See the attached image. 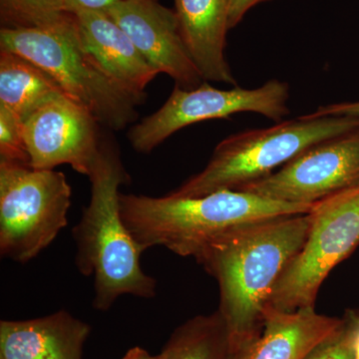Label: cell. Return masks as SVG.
Instances as JSON below:
<instances>
[{"mask_svg": "<svg viewBox=\"0 0 359 359\" xmlns=\"http://www.w3.org/2000/svg\"><path fill=\"white\" fill-rule=\"evenodd\" d=\"M311 212L249 224L208 245L196 261L219 287L231 351L261 334L271 295L308 237Z\"/></svg>", "mask_w": 359, "mask_h": 359, "instance_id": "cell-1", "label": "cell"}, {"mask_svg": "<svg viewBox=\"0 0 359 359\" xmlns=\"http://www.w3.org/2000/svg\"><path fill=\"white\" fill-rule=\"evenodd\" d=\"M91 193L81 219L73 226L76 247L75 266L82 276L93 278L92 306L109 311L124 295L154 299L157 280L141 266L143 250L123 221L120 187L131 182L119 151L103 142L89 176Z\"/></svg>", "mask_w": 359, "mask_h": 359, "instance_id": "cell-2", "label": "cell"}, {"mask_svg": "<svg viewBox=\"0 0 359 359\" xmlns=\"http://www.w3.org/2000/svg\"><path fill=\"white\" fill-rule=\"evenodd\" d=\"M123 221L143 252L163 247L196 259L217 240L249 224L311 211L244 190H219L202 197L120 194Z\"/></svg>", "mask_w": 359, "mask_h": 359, "instance_id": "cell-3", "label": "cell"}, {"mask_svg": "<svg viewBox=\"0 0 359 359\" xmlns=\"http://www.w3.org/2000/svg\"><path fill=\"white\" fill-rule=\"evenodd\" d=\"M358 126L359 119L353 117L306 114L231 135L217 145L202 171L168 194L197 198L238 190L278 171L311 146Z\"/></svg>", "mask_w": 359, "mask_h": 359, "instance_id": "cell-4", "label": "cell"}, {"mask_svg": "<svg viewBox=\"0 0 359 359\" xmlns=\"http://www.w3.org/2000/svg\"><path fill=\"white\" fill-rule=\"evenodd\" d=\"M0 50L22 56L46 71L66 96L107 128L121 131L138 116L136 108L142 103L97 65L82 43L72 13L45 27L1 28Z\"/></svg>", "mask_w": 359, "mask_h": 359, "instance_id": "cell-5", "label": "cell"}, {"mask_svg": "<svg viewBox=\"0 0 359 359\" xmlns=\"http://www.w3.org/2000/svg\"><path fill=\"white\" fill-rule=\"evenodd\" d=\"M72 189L65 173L0 162V255L25 264L67 226Z\"/></svg>", "mask_w": 359, "mask_h": 359, "instance_id": "cell-6", "label": "cell"}, {"mask_svg": "<svg viewBox=\"0 0 359 359\" xmlns=\"http://www.w3.org/2000/svg\"><path fill=\"white\" fill-rule=\"evenodd\" d=\"M308 237L285 268L269 308L292 313L316 308L323 283L359 245V187L321 201L311 211Z\"/></svg>", "mask_w": 359, "mask_h": 359, "instance_id": "cell-7", "label": "cell"}, {"mask_svg": "<svg viewBox=\"0 0 359 359\" xmlns=\"http://www.w3.org/2000/svg\"><path fill=\"white\" fill-rule=\"evenodd\" d=\"M289 99V85L278 79L255 89H217L207 82L194 89L176 85L160 109L130 128L129 143L137 153L150 154L179 130L238 113H257L280 122L290 114Z\"/></svg>", "mask_w": 359, "mask_h": 359, "instance_id": "cell-8", "label": "cell"}, {"mask_svg": "<svg viewBox=\"0 0 359 359\" xmlns=\"http://www.w3.org/2000/svg\"><path fill=\"white\" fill-rule=\"evenodd\" d=\"M358 187L359 126L311 146L278 171L238 190L313 207Z\"/></svg>", "mask_w": 359, "mask_h": 359, "instance_id": "cell-9", "label": "cell"}, {"mask_svg": "<svg viewBox=\"0 0 359 359\" xmlns=\"http://www.w3.org/2000/svg\"><path fill=\"white\" fill-rule=\"evenodd\" d=\"M23 135L33 169L69 165L86 177L102 145L94 116L65 94L47 101L26 118Z\"/></svg>", "mask_w": 359, "mask_h": 359, "instance_id": "cell-10", "label": "cell"}, {"mask_svg": "<svg viewBox=\"0 0 359 359\" xmlns=\"http://www.w3.org/2000/svg\"><path fill=\"white\" fill-rule=\"evenodd\" d=\"M105 13L159 74L171 77L181 88H197L205 82L187 49L176 11L159 0H121Z\"/></svg>", "mask_w": 359, "mask_h": 359, "instance_id": "cell-11", "label": "cell"}, {"mask_svg": "<svg viewBox=\"0 0 359 359\" xmlns=\"http://www.w3.org/2000/svg\"><path fill=\"white\" fill-rule=\"evenodd\" d=\"M72 14L82 43L97 65L118 86L143 103L145 89L159 72L105 11H81Z\"/></svg>", "mask_w": 359, "mask_h": 359, "instance_id": "cell-12", "label": "cell"}, {"mask_svg": "<svg viewBox=\"0 0 359 359\" xmlns=\"http://www.w3.org/2000/svg\"><path fill=\"white\" fill-rule=\"evenodd\" d=\"M88 323L61 311L30 320L0 321V359H83Z\"/></svg>", "mask_w": 359, "mask_h": 359, "instance_id": "cell-13", "label": "cell"}, {"mask_svg": "<svg viewBox=\"0 0 359 359\" xmlns=\"http://www.w3.org/2000/svg\"><path fill=\"white\" fill-rule=\"evenodd\" d=\"M231 0H175L187 49L203 79L237 86L226 56Z\"/></svg>", "mask_w": 359, "mask_h": 359, "instance_id": "cell-14", "label": "cell"}, {"mask_svg": "<svg viewBox=\"0 0 359 359\" xmlns=\"http://www.w3.org/2000/svg\"><path fill=\"white\" fill-rule=\"evenodd\" d=\"M341 323L342 318L316 313V308L292 313L269 308L261 334L228 359H304Z\"/></svg>", "mask_w": 359, "mask_h": 359, "instance_id": "cell-15", "label": "cell"}, {"mask_svg": "<svg viewBox=\"0 0 359 359\" xmlns=\"http://www.w3.org/2000/svg\"><path fill=\"white\" fill-rule=\"evenodd\" d=\"M60 94L65 92L46 71L22 56L0 50V106L21 121Z\"/></svg>", "mask_w": 359, "mask_h": 359, "instance_id": "cell-16", "label": "cell"}, {"mask_svg": "<svg viewBox=\"0 0 359 359\" xmlns=\"http://www.w3.org/2000/svg\"><path fill=\"white\" fill-rule=\"evenodd\" d=\"M230 351L228 328L216 311L177 327L161 353L164 359H228Z\"/></svg>", "mask_w": 359, "mask_h": 359, "instance_id": "cell-17", "label": "cell"}, {"mask_svg": "<svg viewBox=\"0 0 359 359\" xmlns=\"http://www.w3.org/2000/svg\"><path fill=\"white\" fill-rule=\"evenodd\" d=\"M65 0H0L1 28H34L65 20Z\"/></svg>", "mask_w": 359, "mask_h": 359, "instance_id": "cell-18", "label": "cell"}, {"mask_svg": "<svg viewBox=\"0 0 359 359\" xmlns=\"http://www.w3.org/2000/svg\"><path fill=\"white\" fill-rule=\"evenodd\" d=\"M0 162L30 166L23 122L4 106H0Z\"/></svg>", "mask_w": 359, "mask_h": 359, "instance_id": "cell-19", "label": "cell"}, {"mask_svg": "<svg viewBox=\"0 0 359 359\" xmlns=\"http://www.w3.org/2000/svg\"><path fill=\"white\" fill-rule=\"evenodd\" d=\"M304 359H353L351 328L346 316H342L341 325L316 344Z\"/></svg>", "mask_w": 359, "mask_h": 359, "instance_id": "cell-20", "label": "cell"}, {"mask_svg": "<svg viewBox=\"0 0 359 359\" xmlns=\"http://www.w3.org/2000/svg\"><path fill=\"white\" fill-rule=\"evenodd\" d=\"M311 115L320 116H346L359 119V101L355 102H341L320 106L318 109L311 113Z\"/></svg>", "mask_w": 359, "mask_h": 359, "instance_id": "cell-21", "label": "cell"}, {"mask_svg": "<svg viewBox=\"0 0 359 359\" xmlns=\"http://www.w3.org/2000/svg\"><path fill=\"white\" fill-rule=\"evenodd\" d=\"M121 0H65L67 13H75L81 11H105Z\"/></svg>", "mask_w": 359, "mask_h": 359, "instance_id": "cell-22", "label": "cell"}, {"mask_svg": "<svg viewBox=\"0 0 359 359\" xmlns=\"http://www.w3.org/2000/svg\"><path fill=\"white\" fill-rule=\"evenodd\" d=\"M268 0H231L230 28L236 27L252 7Z\"/></svg>", "mask_w": 359, "mask_h": 359, "instance_id": "cell-23", "label": "cell"}, {"mask_svg": "<svg viewBox=\"0 0 359 359\" xmlns=\"http://www.w3.org/2000/svg\"><path fill=\"white\" fill-rule=\"evenodd\" d=\"M344 316L348 321L351 328L353 359H359V313L355 311H347Z\"/></svg>", "mask_w": 359, "mask_h": 359, "instance_id": "cell-24", "label": "cell"}, {"mask_svg": "<svg viewBox=\"0 0 359 359\" xmlns=\"http://www.w3.org/2000/svg\"><path fill=\"white\" fill-rule=\"evenodd\" d=\"M122 359H164V355L162 353L157 355H152L146 349L142 348L140 346H135L130 348Z\"/></svg>", "mask_w": 359, "mask_h": 359, "instance_id": "cell-25", "label": "cell"}]
</instances>
